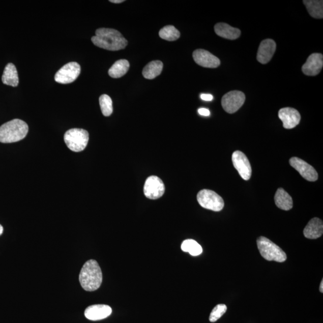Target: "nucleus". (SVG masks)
I'll use <instances>...</instances> for the list:
<instances>
[{"label":"nucleus","instance_id":"nucleus-30","mask_svg":"<svg viewBox=\"0 0 323 323\" xmlns=\"http://www.w3.org/2000/svg\"><path fill=\"white\" fill-rule=\"evenodd\" d=\"M124 2V0H110V2L115 3V4H120V3H122Z\"/></svg>","mask_w":323,"mask_h":323},{"label":"nucleus","instance_id":"nucleus-14","mask_svg":"<svg viewBox=\"0 0 323 323\" xmlns=\"http://www.w3.org/2000/svg\"><path fill=\"white\" fill-rule=\"evenodd\" d=\"M278 116L283 122L285 129H293L300 123L301 114L293 108L285 107L281 108L278 112Z\"/></svg>","mask_w":323,"mask_h":323},{"label":"nucleus","instance_id":"nucleus-25","mask_svg":"<svg viewBox=\"0 0 323 323\" xmlns=\"http://www.w3.org/2000/svg\"><path fill=\"white\" fill-rule=\"evenodd\" d=\"M159 35L162 39L172 42L180 38V33L174 26L167 25L159 31Z\"/></svg>","mask_w":323,"mask_h":323},{"label":"nucleus","instance_id":"nucleus-22","mask_svg":"<svg viewBox=\"0 0 323 323\" xmlns=\"http://www.w3.org/2000/svg\"><path fill=\"white\" fill-rule=\"evenodd\" d=\"M129 69V63L126 60H118L108 70V74L112 78L118 79L127 73Z\"/></svg>","mask_w":323,"mask_h":323},{"label":"nucleus","instance_id":"nucleus-7","mask_svg":"<svg viewBox=\"0 0 323 323\" xmlns=\"http://www.w3.org/2000/svg\"><path fill=\"white\" fill-rule=\"evenodd\" d=\"M81 71L80 65L76 62H71L64 66L57 71L55 80L61 84H69L77 79Z\"/></svg>","mask_w":323,"mask_h":323},{"label":"nucleus","instance_id":"nucleus-26","mask_svg":"<svg viewBox=\"0 0 323 323\" xmlns=\"http://www.w3.org/2000/svg\"><path fill=\"white\" fill-rule=\"evenodd\" d=\"M102 113L104 116H110L113 113V102L111 98L106 94L102 95L99 99Z\"/></svg>","mask_w":323,"mask_h":323},{"label":"nucleus","instance_id":"nucleus-9","mask_svg":"<svg viewBox=\"0 0 323 323\" xmlns=\"http://www.w3.org/2000/svg\"><path fill=\"white\" fill-rule=\"evenodd\" d=\"M165 187L162 180L157 176L152 175L146 180L144 193L148 198L157 199L164 195Z\"/></svg>","mask_w":323,"mask_h":323},{"label":"nucleus","instance_id":"nucleus-13","mask_svg":"<svg viewBox=\"0 0 323 323\" xmlns=\"http://www.w3.org/2000/svg\"><path fill=\"white\" fill-rule=\"evenodd\" d=\"M323 67V56L321 53H312L309 55L302 67L303 73L308 76H317Z\"/></svg>","mask_w":323,"mask_h":323},{"label":"nucleus","instance_id":"nucleus-4","mask_svg":"<svg viewBox=\"0 0 323 323\" xmlns=\"http://www.w3.org/2000/svg\"><path fill=\"white\" fill-rule=\"evenodd\" d=\"M257 245L261 256L268 261L284 262L287 259V255L277 245L267 238L260 237L257 240Z\"/></svg>","mask_w":323,"mask_h":323},{"label":"nucleus","instance_id":"nucleus-10","mask_svg":"<svg viewBox=\"0 0 323 323\" xmlns=\"http://www.w3.org/2000/svg\"><path fill=\"white\" fill-rule=\"evenodd\" d=\"M232 160L234 168L239 172L241 178L244 180H249L251 178L252 169L246 155L239 151L234 152Z\"/></svg>","mask_w":323,"mask_h":323},{"label":"nucleus","instance_id":"nucleus-20","mask_svg":"<svg viewBox=\"0 0 323 323\" xmlns=\"http://www.w3.org/2000/svg\"><path fill=\"white\" fill-rule=\"evenodd\" d=\"M3 83L13 87L18 86L19 77L14 64L9 63L5 67L2 76Z\"/></svg>","mask_w":323,"mask_h":323},{"label":"nucleus","instance_id":"nucleus-24","mask_svg":"<svg viewBox=\"0 0 323 323\" xmlns=\"http://www.w3.org/2000/svg\"><path fill=\"white\" fill-rule=\"evenodd\" d=\"M181 248L183 251L189 253L193 256H199L202 253V247L196 241L193 240L183 241Z\"/></svg>","mask_w":323,"mask_h":323},{"label":"nucleus","instance_id":"nucleus-3","mask_svg":"<svg viewBox=\"0 0 323 323\" xmlns=\"http://www.w3.org/2000/svg\"><path fill=\"white\" fill-rule=\"evenodd\" d=\"M28 125L18 119L6 122L0 127V142L12 143L22 140L28 134Z\"/></svg>","mask_w":323,"mask_h":323},{"label":"nucleus","instance_id":"nucleus-32","mask_svg":"<svg viewBox=\"0 0 323 323\" xmlns=\"http://www.w3.org/2000/svg\"><path fill=\"white\" fill-rule=\"evenodd\" d=\"M3 233V227L1 225V224H0V236H2Z\"/></svg>","mask_w":323,"mask_h":323},{"label":"nucleus","instance_id":"nucleus-28","mask_svg":"<svg viewBox=\"0 0 323 323\" xmlns=\"http://www.w3.org/2000/svg\"><path fill=\"white\" fill-rule=\"evenodd\" d=\"M198 113L200 115H203V116H209L210 115V110L205 108H199L198 110Z\"/></svg>","mask_w":323,"mask_h":323},{"label":"nucleus","instance_id":"nucleus-27","mask_svg":"<svg viewBox=\"0 0 323 323\" xmlns=\"http://www.w3.org/2000/svg\"><path fill=\"white\" fill-rule=\"evenodd\" d=\"M227 307L224 304H219L216 306L211 312L210 315V321L214 322L218 320L219 318L222 317L224 314L226 313Z\"/></svg>","mask_w":323,"mask_h":323},{"label":"nucleus","instance_id":"nucleus-1","mask_svg":"<svg viewBox=\"0 0 323 323\" xmlns=\"http://www.w3.org/2000/svg\"><path fill=\"white\" fill-rule=\"evenodd\" d=\"M92 42L100 48L110 51L124 49L128 45V41L118 30L101 28L97 30Z\"/></svg>","mask_w":323,"mask_h":323},{"label":"nucleus","instance_id":"nucleus-15","mask_svg":"<svg viewBox=\"0 0 323 323\" xmlns=\"http://www.w3.org/2000/svg\"><path fill=\"white\" fill-rule=\"evenodd\" d=\"M276 43L272 39L264 40L258 47L257 60L258 62L266 64L270 62L276 50Z\"/></svg>","mask_w":323,"mask_h":323},{"label":"nucleus","instance_id":"nucleus-21","mask_svg":"<svg viewBox=\"0 0 323 323\" xmlns=\"http://www.w3.org/2000/svg\"><path fill=\"white\" fill-rule=\"evenodd\" d=\"M163 63L160 61H154L146 65L142 70V75L145 79L152 80L159 76L163 69Z\"/></svg>","mask_w":323,"mask_h":323},{"label":"nucleus","instance_id":"nucleus-18","mask_svg":"<svg viewBox=\"0 0 323 323\" xmlns=\"http://www.w3.org/2000/svg\"><path fill=\"white\" fill-rule=\"evenodd\" d=\"M214 31L217 35L231 40L239 39L241 36V31L239 29L233 28L226 23H217L214 26Z\"/></svg>","mask_w":323,"mask_h":323},{"label":"nucleus","instance_id":"nucleus-29","mask_svg":"<svg viewBox=\"0 0 323 323\" xmlns=\"http://www.w3.org/2000/svg\"><path fill=\"white\" fill-rule=\"evenodd\" d=\"M200 98L203 101H211L213 100V95L211 94H202L200 95Z\"/></svg>","mask_w":323,"mask_h":323},{"label":"nucleus","instance_id":"nucleus-19","mask_svg":"<svg viewBox=\"0 0 323 323\" xmlns=\"http://www.w3.org/2000/svg\"><path fill=\"white\" fill-rule=\"evenodd\" d=\"M274 199L275 204L279 209L288 211L293 208V199L283 188L277 190L275 195Z\"/></svg>","mask_w":323,"mask_h":323},{"label":"nucleus","instance_id":"nucleus-2","mask_svg":"<svg viewBox=\"0 0 323 323\" xmlns=\"http://www.w3.org/2000/svg\"><path fill=\"white\" fill-rule=\"evenodd\" d=\"M79 281L84 290L94 291L101 286L103 281V274L97 261L90 260L81 268Z\"/></svg>","mask_w":323,"mask_h":323},{"label":"nucleus","instance_id":"nucleus-8","mask_svg":"<svg viewBox=\"0 0 323 323\" xmlns=\"http://www.w3.org/2000/svg\"><path fill=\"white\" fill-rule=\"evenodd\" d=\"M246 95L239 91H230L224 95L222 99V105L227 113H236L243 106Z\"/></svg>","mask_w":323,"mask_h":323},{"label":"nucleus","instance_id":"nucleus-6","mask_svg":"<svg viewBox=\"0 0 323 323\" xmlns=\"http://www.w3.org/2000/svg\"><path fill=\"white\" fill-rule=\"evenodd\" d=\"M197 200L203 208L220 212L223 209L224 203L222 197L213 190L203 189L197 195Z\"/></svg>","mask_w":323,"mask_h":323},{"label":"nucleus","instance_id":"nucleus-23","mask_svg":"<svg viewBox=\"0 0 323 323\" xmlns=\"http://www.w3.org/2000/svg\"><path fill=\"white\" fill-rule=\"evenodd\" d=\"M304 4L312 17L316 19L323 18V2L322 0H304Z\"/></svg>","mask_w":323,"mask_h":323},{"label":"nucleus","instance_id":"nucleus-31","mask_svg":"<svg viewBox=\"0 0 323 323\" xmlns=\"http://www.w3.org/2000/svg\"><path fill=\"white\" fill-rule=\"evenodd\" d=\"M319 291H320L321 293H323V280L321 281L320 286H319Z\"/></svg>","mask_w":323,"mask_h":323},{"label":"nucleus","instance_id":"nucleus-12","mask_svg":"<svg viewBox=\"0 0 323 323\" xmlns=\"http://www.w3.org/2000/svg\"><path fill=\"white\" fill-rule=\"evenodd\" d=\"M193 57L197 64L203 67L215 69L220 65L218 57L206 50L197 49L194 51Z\"/></svg>","mask_w":323,"mask_h":323},{"label":"nucleus","instance_id":"nucleus-16","mask_svg":"<svg viewBox=\"0 0 323 323\" xmlns=\"http://www.w3.org/2000/svg\"><path fill=\"white\" fill-rule=\"evenodd\" d=\"M112 309L106 305H94L90 306L84 311L85 317L92 321L101 320L110 316Z\"/></svg>","mask_w":323,"mask_h":323},{"label":"nucleus","instance_id":"nucleus-17","mask_svg":"<svg viewBox=\"0 0 323 323\" xmlns=\"http://www.w3.org/2000/svg\"><path fill=\"white\" fill-rule=\"evenodd\" d=\"M322 221L317 217L309 221L304 230V236L308 239H317L322 236Z\"/></svg>","mask_w":323,"mask_h":323},{"label":"nucleus","instance_id":"nucleus-11","mask_svg":"<svg viewBox=\"0 0 323 323\" xmlns=\"http://www.w3.org/2000/svg\"><path fill=\"white\" fill-rule=\"evenodd\" d=\"M290 164L299 172L302 178L309 182L317 181L318 178V173L312 166L300 158L297 157L291 158L290 159Z\"/></svg>","mask_w":323,"mask_h":323},{"label":"nucleus","instance_id":"nucleus-5","mask_svg":"<svg viewBox=\"0 0 323 323\" xmlns=\"http://www.w3.org/2000/svg\"><path fill=\"white\" fill-rule=\"evenodd\" d=\"M89 139V133L83 129H71L64 135V141L68 148L74 152L83 151L86 148Z\"/></svg>","mask_w":323,"mask_h":323}]
</instances>
